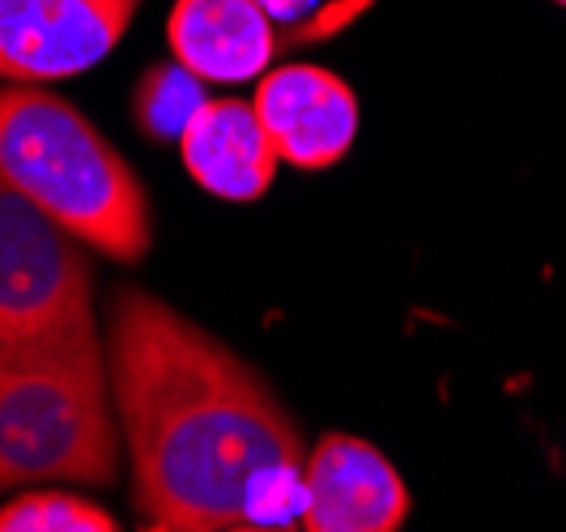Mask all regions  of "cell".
Segmentation results:
<instances>
[{"label":"cell","instance_id":"obj_1","mask_svg":"<svg viewBox=\"0 0 566 532\" xmlns=\"http://www.w3.org/2000/svg\"><path fill=\"white\" fill-rule=\"evenodd\" d=\"M107 371L145 529L260 532L303 520V435L248 358L124 285L107 311Z\"/></svg>","mask_w":566,"mask_h":532},{"label":"cell","instance_id":"obj_2","mask_svg":"<svg viewBox=\"0 0 566 532\" xmlns=\"http://www.w3.org/2000/svg\"><path fill=\"white\" fill-rule=\"evenodd\" d=\"M0 179L119 264L154 243L142 175L69 98L43 85L0 82Z\"/></svg>","mask_w":566,"mask_h":532},{"label":"cell","instance_id":"obj_3","mask_svg":"<svg viewBox=\"0 0 566 532\" xmlns=\"http://www.w3.org/2000/svg\"><path fill=\"white\" fill-rule=\"evenodd\" d=\"M119 435L98 328L0 350V490L112 486Z\"/></svg>","mask_w":566,"mask_h":532},{"label":"cell","instance_id":"obj_4","mask_svg":"<svg viewBox=\"0 0 566 532\" xmlns=\"http://www.w3.org/2000/svg\"><path fill=\"white\" fill-rule=\"evenodd\" d=\"M98 328L82 239L0 179V350Z\"/></svg>","mask_w":566,"mask_h":532},{"label":"cell","instance_id":"obj_5","mask_svg":"<svg viewBox=\"0 0 566 532\" xmlns=\"http://www.w3.org/2000/svg\"><path fill=\"white\" fill-rule=\"evenodd\" d=\"M142 0H0V82H69L112 56Z\"/></svg>","mask_w":566,"mask_h":532},{"label":"cell","instance_id":"obj_6","mask_svg":"<svg viewBox=\"0 0 566 532\" xmlns=\"http://www.w3.org/2000/svg\"><path fill=\"white\" fill-rule=\"evenodd\" d=\"M409 486L384 451L354 435H324L303 465L307 532H397L409 520Z\"/></svg>","mask_w":566,"mask_h":532},{"label":"cell","instance_id":"obj_7","mask_svg":"<svg viewBox=\"0 0 566 532\" xmlns=\"http://www.w3.org/2000/svg\"><path fill=\"white\" fill-rule=\"evenodd\" d=\"M252 103L282 163L298 170L337 167L358 137L354 90L319 64H282L264 73Z\"/></svg>","mask_w":566,"mask_h":532},{"label":"cell","instance_id":"obj_8","mask_svg":"<svg viewBox=\"0 0 566 532\" xmlns=\"http://www.w3.org/2000/svg\"><path fill=\"white\" fill-rule=\"evenodd\" d=\"M179 158L209 197L234 205L264 197L282 163L255 103L243 98H209L184 128Z\"/></svg>","mask_w":566,"mask_h":532},{"label":"cell","instance_id":"obj_9","mask_svg":"<svg viewBox=\"0 0 566 532\" xmlns=\"http://www.w3.org/2000/svg\"><path fill=\"white\" fill-rule=\"evenodd\" d=\"M170 56L218 85L255 82L277 52L260 0H175L167 18Z\"/></svg>","mask_w":566,"mask_h":532},{"label":"cell","instance_id":"obj_10","mask_svg":"<svg viewBox=\"0 0 566 532\" xmlns=\"http://www.w3.org/2000/svg\"><path fill=\"white\" fill-rule=\"evenodd\" d=\"M205 77H197L188 64L167 60V64H154L137 82L133 94V115L142 124L145 137L154 140H179L184 128L192 124V115L209 103L205 98Z\"/></svg>","mask_w":566,"mask_h":532},{"label":"cell","instance_id":"obj_11","mask_svg":"<svg viewBox=\"0 0 566 532\" xmlns=\"http://www.w3.org/2000/svg\"><path fill=\"white\" fill-rule=\"evenodd\" d=\"M112 511L69 490H22L0 503V532H115Z\"/></svg>","mask_w":566,"mask_h":532},{"label":"cell","instance_id":"obj_12","mask_svg":"<svg viewBox=\"0 0 566 532\" xmlns=\"http://www.w3.org/2000/svg\"><path fill=\"white\" fill-rule=\"evenodd\" d=\"M558 4H566V0H558Z\"/></svg>","mask_w":566,"mask_h":532}]
</instances>
